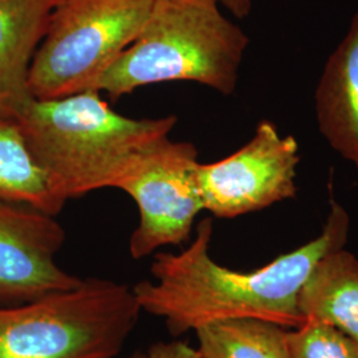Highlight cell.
<instances>
[{
    "instance_id": "cell-1",
    "label": "cell",
    "mask_w": 358,
    "mask_h": 358,
    "mask_svg": "<svg viewBox=\"0 0 358 358\" xmlns=\"http://www.w3.org/2000/svg\"><path fill=\"white\" fill-rule=\"evenodd\" d=\"M350 217L338 202L331 210L320 235L255 271H234L210 254L213 220L196 226L190 245L179 254L159 252L152 264L153 280L136 284L133 292L142 312L166 322L173 336L224 319L252 317L299 328L306 317L299 294L321 259L344 248Z\"/></svg>"
},
{
    "instance_id": "cell-2",
    "label": "cell",
    "mask_w": 358,
    "mask_h": 358,
    "mask_svg": "<svg viewBox=\"0 0 358 358\" xmlns=\"http://www.w3.org/2000/svg\"><path fill=\"white\" fill-rule=\"evenodd\" d=\"M13 117L27 145L65 201L117 189L131 164L169 138L176 115L130 118L117 113L97 90L27 101Z\"/></svg>"
},
{
    "instance_id": "cell-3",
    "label": "cell",
    "mask_w": 358,
    "mask_h": 358,
    "mask_svg": "<svg viewBox=\"0 0 358 358\" xmlns=\"http://www.w3.org/2000/svg\"><path fill=\"white\" fill-rule=\"evenodd\" d=\"M248 43L214 0H154L140 35L96 90L115 101L146 85L192 81L230 96Z\"/></svg>"
},
{
    "instance_id": "cell-4",
    "label": "cell",
    "mask_w": 358,
    "mask_h": 358,
    "mask_svg": "<svg viewBox=\"0 0 358 358\" xmlns=\"http://www.w3.org/2000/svg\"><path fill=\"white\" fill-rule=\"evenodd\" d=\"M141 312L131 287L99 278L0 306V358H115Z\"/></svg>"
},
{
    "instance_id": "cell-5",
    "label": "cell",
    "mask_w": 358,
    "mask_h": 358,
    "mask_svg": "<svg viewBox=\"0 0 358 358\" xmlns=\"http://www.w3.org/2000/svg\"><path fill=\"white\" fill-rule=\"evenodd\" d=\"M154 0H62L29 69L36 100L96 90L140 35Z\"/></svg>"
},
{
    "instance_id": "cell-6",
    "label": "cell",
    "mask_w": 358,
    "mask_h": 358,
    "mask_svg": "<svg viewBox=\"0 0 358 358\" xmlns=\"http://www.w3.org/2000/svg\"><path fill=\"white\" fill-rule=\"evenodd\" d=\"M198 165L195 145L170 138L131 164L117 186L134 199L140 213V223L129 242L131 257L142 259L190 239L195 219L203 210Z\"/></svg>"
},
{
    "instance_id": "cell-7",
    "label": "cell",
    "mask_w": 358,
    "mask_h": 358,
    "mask_svg": "<svg viewBox=\"0 0 358 358\" xmlns=\"http://www.w3.org/2000/svg\"><path fill=\"white\" fill-rule=\"evenodd\" d=\"M299 164L297 140L282 137L273 122L263 120L239 150L217 162H199L196 182L203 210L234 219L294 199Z\"/></svg>"
},
{
    "instance_id": "cell-8",
    "label": "cell",
    "mask_w": 358,
    "mask_h": 358,
    "mask_svg": "<svg viewBox=\"0 0 358 358\" xmlns=\"http://www.w3.org/2000/svg\"><path fill=\"white\" fill-rule=\"evenodd\" d=\"M64 241L55 217L0 202V306L28 303L81 282L56 260Z\"/></svg>"
},
{
    "instance_id": "cell-9",
    "label": "cell",
    "mask_w": 358,
    "mask_h": 358,
    "mask_svg": "<svg viewBox=\"0 0 358 358\" xmlns=\"http://www.w3.org/2000/svg\"><path fill=\"white\" fill-rule=\"evenodd\" d=\"M315 112L321 136L358 174V13L324 65Z\"/></svg>"
},
{
    "instance_id": "cell-10",
    "label": "cell",
    "mask_w": 358,
    "mask_h": 358,
    "mask_svg": "<svg viewBox=\"0 0 358 358\" xmlns=\"http://www.w3.org/2000/svg\"><path fill=\"white\" fill-rule=\"evenodd\" d=\"M62 0H0V112L13 115L32 99L29 69Z\"/></svg>"
},
{
    "instance_id": "cell-11",
    "label": "cell",
    "mask_w": 358,
    "mask_h": 358,
    "mask_svg": "<svg viewBox=\"0 0 358 358\" xmlns=\"http://www.w3.org/2000/svg\"><path fill=\"white\" fill-rule=\"evenodd\" d=\"M307 319L332 324L358 344V259L345 247L324 256L299 294Z\"/></svg>"
},
{
    "instance_id": "cell-12",
    "label": "cell",
    "mask_w": 358,
    "mask_h": 358,
    "mask_svg": "<svg viewBox=\"0 0 358 358\" xmlns=\"http://www.w3.org/2000/svg\"><path fill=\"white\" fill-rule=\"evenodd\" d=\"M0 202L23 205L56 217L66 201L38 165L11 115L0 112Z\"/></svg>"
},
{
    "instance_id": "cell-13",
    "label": "cell",
    "mask_w": 358,
    "mask_h": 358,
    "mask_svg": "<svg viewBox=\"0 0 358 358\" xmlns=\"http://www.w3.org/2000/svg\"><path fill=\"white\" fill-rule=\"evenodd\" d=\"M201 358H289L288 328L241 317L205 324L195 331Z\"/></svg>"
},
{
    "instance_id": "cell-14",
    "label": "cell",
    "mask_w": 358,
    "mask_h": 358,
    "mask_svg": "<svg viewBox=\"0 0 358 358\" xmlns=\"http://www.w3.org/2000/svg\"><path fill=\"white\" fill-rule=\"evenodd\" d=\"M289 358H358V344L332 324L307 319L288 333Z\"/></svg>"
},
{
    "instance_id": "cell-15",
    "label": "cell",
    "mask_w": 358,
    "mask_h": 358,
    "mask_svg": "<svg viewBox=\"0 0 358 358\" xmlns=\"http://www.w3.org/2000/svg\"><path fill=\"white\" fill-rule=\"evenodd\" d=\"M143 358H201L195 348L174 340L170 343H158L152 346Z\"/></svg>"
},
{
    "instance_id": "cell-16",
    "label": "cell",
    "mask_w": 358,
    "mask_h": 358,
    "mask_svg": "<svg viewBox=\"0 0 358 358\" xmlns=\"http://www.w3.org/2000/svg\"><path fill=\"white\" fill-rule=\"evenodd\" d=\"M217 4L227 10L231 15H234L238 19H244L247 17L254 6V0H214Z\"/></svg>"
},
{
    "instance_id": "cell-17",
    "label": "cell",
    "mask_w": 358,
    "mask_h": 358,
    "mask_svg": "<svg viewBox=\"0 0 358 358\" xmlns=\"http://www.w3.org/2000/svg\"><path fill=\"white\" fill-rule=\"evenodd\" d=\"M129 358H143V356H140V355H136V356H131V357Z\"/></svg>"
}]
</instances>
